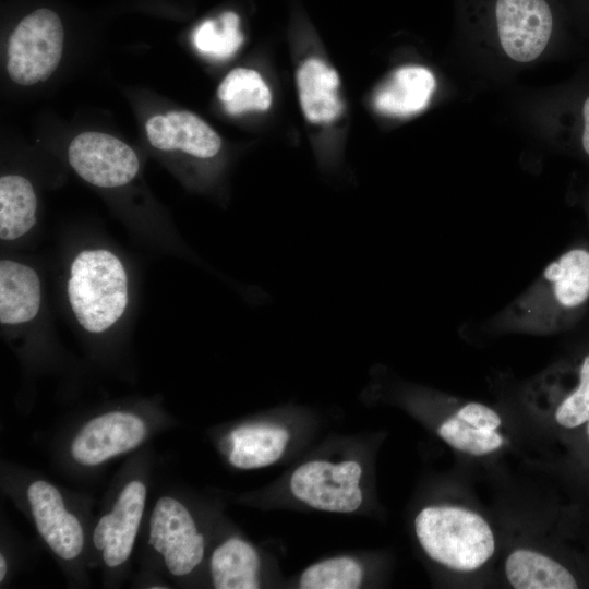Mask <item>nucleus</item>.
<instances>
[{
  "label": "nucleus",
  "instance_id": "obj_15",
  "mask_svg": "<svg viewBox=\"0 0 589 589\" xmlns=\"http://www.w3.org/2000/svg\"><path fill=\"white\" fill-rule=\"evenodd\" d=\"M260 560L245 541L231 538L217 546L211 558V573L216 589L259 588Z\"/></svg>",
  "mask_w": 589,
  "mask_h": 589
},
{
  "label": "nucleus",
  "instance_id": "obj_26",
  "mask_svg": "<svg viewBox=\"0 0 589 589\" xmlns=\"http://www.w3.org/2000/svg\"><path fill=\"white\" fill-rule=\"evenodd\" d=\"M586 435L589 440V421L586 423Z\"/></svg>",
  "mask_w": 589,
  "mask_h": 589
},
{
  "label": "nucleus",
  "instance_id": "obj_7",
  "mask_svg": "<svg viewBox=\"0 0 589 589\" xmlns=\"http://www.w3.org/2000/svg\"><path fill=\"white\" fill-rule=\"evenodd\" d=\"M146 435L141 418L129 412L112 411L88 421L72 442L73 458L95 466L139 446Z\"/></svg>",
  "mask_w": 589,
  "mask_h": 589
},
{
  "label": "nucleus",
  "instance_id": "obj_2",
  "mask_svg": "<svg viewBox=\"0 0 589 589\" xmlns=\"http://www.w3.org/2000/svg\"><path fill=\"white\" fill-rule=\"evenodd\" d=\"M418 540L437 563L460 572L481 567L494 553V537L478 514L459 507H426L414 521Z\"/></svg>",
  "mask_w": 589,
  "mask_h": 589
},
{
  "label": "nucleus",
  "instance_id": "obj_21",
  "mask_svg": "<svg viewBox=\"0 0 589 589\" xmlns=\"http://www.w3.org/2000/svg\"><path fill=\"white\" fill-rule=\"evenodd\" d=\"M440 436L452 447L472 455H484L501 447L502 436L495 430L472 426L456 416L438 429Z\"/></svg>",
  "mask_w": 589,
  "mask_h": 589
},
{
  "label": "nucleus",
  "instance_id": "obj_12",
  "mask_svg": "<svg viewBox=\"0 0 589 589\" xmlns=\"http://www.w3.org/2000/svg\"><path fill=\"white\" fill-rule=\"evenodd\" d=\"M297 86L302 111L310 122L328 123L342 112L338 74L322 60L311 58L300 65Z\"/></svg>",
  "mask_w": 589,
  "mask_h": 589
},
{
  "label": "nucleus",
  "instance_id": "obj_25",
  "mask_svg": "<svg viewBox=\"0 0 589 589\" xmlns=\"http://www.w3.org/2000/svg\"><path fill=\"white\" fill-rule=\"evenodd\" d=\"M5 573H7V563H5L4 556L1 555L0 556V581L3 580Z\"/></svg>",
  "mask_w": 589,
  "mask_h": 589
},
{
  "label": "nucleus",
  "instance_id": "obj_4",
  "mask_svg": "<svg viewBox=\"0 0 589 589\" xmlns=\"http://www.w3.org/2000/svg\"><path fill=\"white\" fill-rule=\"evenodd\" d=\"M149 544L175 576L191 573L204 555V538L189 510L173 497H160L149 520Z\"/></svg>",
  "mask_w": 589,
  "mask_h": 589
},
{
  "label": "nucleus",
  "instance_id": "obj_8",
  "mask_svg": "<svg viewBox=\"0 0 589 589\" xmlns=\"http://www.w3.org/2000/svg\"><path fill=\"white\" fill-rule=\"evenodd\" d=\"M146 488L141 481L129 482L112 510L104 515L93 534V542L103 552L107 566L117 567L130 556L143 516Z\"/></svg>",
  "mask_w": 589,
  "mask_h": 589
},
{
  "label": "nucleus",
  "instance_id": "obj_6",
  "mask_svg": "<svg viewBox=\"0 0 589 589\" xmlns=\"http://www.w3.org/2000/svg\"><path fill=\"white\" fill-rule=\"evenodd\" d=\"M68 159L82 179L99 188L129 183L140 167L135 152L128 144L100 132L75 136L69 145Z\"/></svg>",
  "mask_w": 589,
  "mask_h": 589
},
{
  "label": "nucleus",
  "instance_id": "obj_17",
  "mask_svg": "<svg viewBox=\"0 0 589 589\" xmlns=\"http://www.w3.org/2000/svg\"><path fill=\"white\" fill-rule=\"evenodd\" d=\"M556 301L574 309L589 298V251L573 249L550 263L543 272Z\"/></svg>",
  "mask_w": 589,
  "mask_h": 589
},
{
  "label": "nucleus",
  "instance_id": "obj_5",
  "mask_svg": "<svg viewBox=\"0 0 589 589\" xmlns=\"http://www.w3.org/2000/svg\"><path fill=\"white\" fill-rule=\"evenodd\" d=\"M498 39L513 60L530 62L546 47L553 31V13L546 0H494Z\"/></svg>",
  "mask_w": 589,
  "mask_h": 589
},
{
  "label": "nucleus",
  "instance_id": "obj_22",
  "mask_svg": "<svg viewBox=\"0 0 589 589\" xmlns=\"http://www.w3.org/2000/svg\"><path fill=\"white\" fill-rule=\"evenodd\" d=\"M555 420L566 429L579 428L589 421V354L580 365L577 387L558 405Z\"/></svg>",
  "mask_w": 589,
  "mask_h": 589
},
{
  "label": "nucleus",
  "instance_id": "obj_9",
  "mask_svg": "<svg viewBox=\"0 0 589 589\" xmlns=\"http://www.w3.org/2000/svg\"><path fill=\"white\" fill-rule=\"evenodd\" d=\"M36 528L50 549L64 560L80 555L84 544L79 519L70 514L56 486L37 480L27 490Z\"/></svg>",
  "mask_w": 589,
  "mask_h": 589
},
{
  "label": "nucleus",
  "instance_id": "obj_19",
  "mask_svg": "<svg viewBox=\"0 0 589 589\" xmlns=\"http://www.w3.org/2000/svg\"><path fill=\"white\" fill-rule=\"evenodd\" d=\"M362 568L350 557H336L308 567L301 578L303 589H354L361 585Z\"/></svg>",
  "mask_w": 589,
  "mask_h": 589
},
{
  "label": "nucleus",
  "instance_id": "obj_10",
  "mask_svg": "<svg viewBox=\"0 0 589 589\" xmlns=\"http://www.w3.org/2000/svg\"><path fill=\"white\" fill-rule=\"evenodd\" d=\"M149 143L160 151H182L212 158L221 147L219 135L200 117L187 110L156 115L145 124Z\"/></svg>",
  "mask_w": 589,
  "mask_h": 589
},
{
  "label": "nucleus",
  "instance_id": "obj_20",
  "mask_svg": "<svg viewBox=\"0 0 589 589\" xmlns=\"http://www.w3.org/2000/svg\"><path fill=\"white\" fill-rule=\"evenodd\" d=\"M193 41L199 51L224 59L233 55L243 41L239 32V17L233 12L220 16V26L216 21H205L195 31Z\"/></svg>",
  "mask_w": 589,
  "mask_h": 589
},
{
  "label": "nucleus",
  "instance_id": "obj_14",
  "mask_svg": "<svg viewBox=\"0 0 589 589\" xmlns=\"http://www.w3.org/2000/svg\"><path fill=\"white\" fill-rule=\"evenodd\" d=\"M508 581L516 589H574V574L557 561L541 553L519 549L506 560Z\"/></svg>",
  "mask_w": 589,
  "mask_h": 589
},
{
  "label": "nucleus",
  "instance_id": "obj_1",
  "mask_svg": "<svg viewBox=\"0 0 589 589\" xmlns=\"http://www.w3.org/2000/svg\"><path fill=\"white\" fill-rule=\"evenodd\" d=\"M67 289L77 322L91 333L111 327L128 304L123 264L108 250L80 252L71 264Z\"/></svg>",
  "mask_w": 589,
  "mask_h": 589
},
{
  "label": "nucleus",
  "instance_id": "obj_3",
  "mask_svg": "<svg viewBox=\"0 0 589 589\" xmlns=\"http://www.w3.org/2000/svg\"><path fill=\"white\" fill-rule=\"evenodd\" d=\"M63 26L53 11L38 9L26 15L10 36L7 71L20 85L46 81L63 50Z\"/></svg>",
  "mask_w": 589,
  "mask_h": 589
},
{
  "label": "nucleus",
  "instance_id": "obj_23",
  "mask_svg": "<svg viewBox=\"0 0 589 589\" xmlns=\"http://www.w3.org/2000/svg\"><path fill=\"white\" fill-rule=\"evenodd\" d=\"M455 416L472 426L484 430H496L501 424V418L495 411L478 402L467 404Z\"/></svg>",
  "mask_w": 589,
  "mask_h": 589
},
{
  "label": "nucleus",
  "instance_id": "obj_24",
  "mask_svg": "<svg viewBox=\"0 0 589 589\" xmlns=\"http://www.w3.org/2000/svg\"><path fill=\"white\" fill-rule=\"evenodd\" d=\"M584 132H582V146L585 152L589 155V97L584 103Z\"/></svg>",
  "mask_w": 589,
  "mask_h": 589
},
{
  "label": "nucleus",
  "instance_id": "obj_16",
  "mask_svg": "<svg viewBox=\"0 0 589 589\" xmlns=\"http://www.w3.org/2000/svg\"><path fill=\"white\" fill-rule=\"evenodd\" d=\"M37 197L31 182L17 175L0 179V238L16 240L36 223Z\"/></svg>",
  "mask_w": 589,
  "mask_h": 589
},
{
  "label": "nucleus",
  "instance_id": "obj_11",
  "mask_svg": "<svg viewBox=\"0 0 589 589\" xmlns=\"http://www.w3.org/2000/svg\"><path fill=\"white\" fill-rule=\"evenodd\" d=\"M434 88L435 79L428 69L402 67L376 89L373 104L381 113L406 117L423 110Z\"/></svg>",
  "mask_w": 589,
  "mask_h": 589
},
{
  "label": "nucleus",
  "instance_id": "obj_13",
  "mask_svg": "<svg viewBox=\"0 0 589 589\" xmlns=\"http://www.w3.org/2000/svg\"><path fill=\"white\" fill-rule=\"evenodd\" d=\"M40 280L29 266L11 261L0 262V322L16 325L33 320L40 308Z\"/></svg>",
  "mask_w": 589,
  "mask_h": 589
},
{
  "label": "nucleus",
  "instance_id": "obj_18",
  "mask_svg": "<svg viewBox=\"0 0 589 589\" xmlns=\"http://www.w3.org/2000/svg\"><path fill=\"white\" fill-rule=\"evenodd\" d=\"M217 96L229 115L265 111L272 104V94L259 72L236 68L223 80Z\"/></svg>",
  "mask_w": 589,
  "mask_h": 589
}]
</instances>
